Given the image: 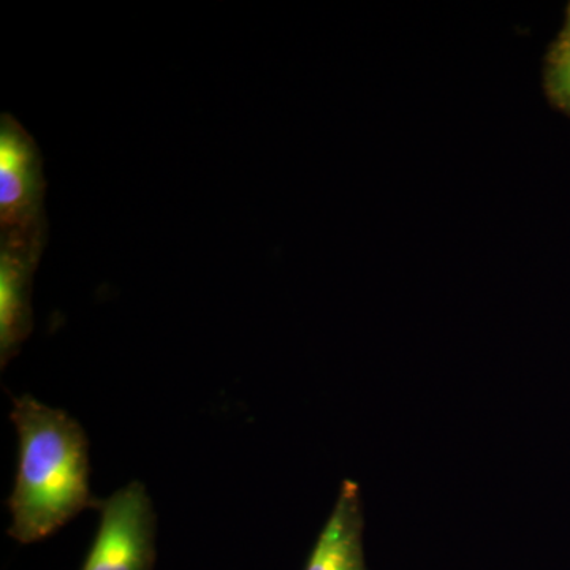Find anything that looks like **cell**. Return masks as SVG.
I'll use <instances>...</instances> for the list:
<instances>
[{
	"label": "cell",
	"mask_w": 570,
	"mask_h": 570,
	"mask_svg": "<svg viewBox=\"0 0 570 570\" xmlns=\"http://www.w3.org/2000/svg\"><path fill=\"white\" fill-rule=\"evenodd\" d=\"M11 422L18 434V468L11 491L9 535L20 543L50 538L86 509L102 501L89 487V441L62 409L31 395L17 397Z\"/></svg>",
	"instance_id": "6da1fadb"
},
{
	"label": "cell",
	"mask_w": 570,
	"mask_h": 570,
	"mask_svg": "<svg viewBox=\"0 0 570 570\" xmlns=\"http://www.w3.org/2000/svg\"><path fill=\"white\" fill-rule=\"evenodd\" d=\"M43 160L20 121L0 118V254L40 264L47 246Z\"/></svg>",
	"instance_id": "7a4b0ae2"
},
{
	"label": "cell",
	"mask_w": 570,
	"mask_h": 570,
	"mask_svg": "<svg viewBox=\"0 0 570 570\" xmlns=\"http://www.w3.org/2000/svg\"><path fill=\"white\" fill-rule=\"evenodd\" d=\"M39 264L0 254V363L6 367L31 336L32 281Z\"/></svg>",
	"instance_id": "5b68a950"
},
{
	"label": "cell",
	"mask_w": 570,
	"mask_h": 570,
	"mask_svg": "<svg viewBox=\"0 0 570 570\" xmlns=\"http://www.w3.org/2000/svg\"><path fill=\"white\" fill-rule=\"evenodd\" d=\"M363 532L365 515L360 487L354 480H344L305 570H367Z\"/></svg>",
	"instance_id": "277c9868"
},
{
	"label": "cell",
	"mask_w": 570,
	"mask_h": 570,
	"mask_svg": "<svg viewBox=\"0 0 570 570\" xmlns=\"http://www.w3.org/2000/svg\"><path fill=\"white\" fill-rule=\"evenodd\" d=\"M546 88L551 102L570 116V43L557 41L546 67Z\"/></svg>",
	"instance_id": "8992f818"
},
{
	"label": "cell",
	"mask_w": 570,
	"mask_h": 570,
	"mask_svg": "<svg viewBox=\"0 0 570 570\" xmlns=\"http://www.w3.org/2000/svg\"><path fill=\"white\" fill-rule=\"evenodd\" d=\"M558 41H561V43H570V3L568 7V17H566L564 29H562L560 39H558Z\"/></svg>",
	"instance_id": "52a82bcc"
},
{
	"label": "cell",
	"mask_w": 570,
	"mask_h": 570,
	"mask_svg": "<svg viewBox=\"0 0 570 570\" xmlns=\"http://www.w3.org/2000/svg\"><path fill=\"white\" fill-rule=\"evenodd\" d=\"M99 510V530L81 570H153L157 520L146 487L130 482Z\"/></svg>",
	"instance_id": "3957f363"
}]
</instances>
